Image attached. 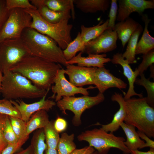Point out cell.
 <instances>
[{
	"instance_id": "cell-1",
	"label": "cell",
	"mask_w": 154,
	"mask_h": 154,
	"mask_svg": "<svg viewBox=\"0 0 154 154\" xmlns=\"http://www.w3.org/2000/svg\"><path fill=\"white\" fill-rule=\"evenodd\" d=\"M62 68L60 64L29 55L21 59L9 70L20 74L36 86L47 90L54 84L57 70Z\"/></svg>"
},
{
	"instance_id": "cell-2",
	"label": "cell",
	"mask_w": 154,
	"mask_h": 154,
	"mask_svg": "<svg viewBox=\"0 0 154 154\" xmlns=\"http://www.w3.org/2000/svg\"><path fill=\"white\" fill-rule=\"evenodd\" d=\"M21 38L28 48L31 55L65 66L67 65L63 50L48 36L29 27L24 30Z\"/></svg>"
},
{
	"instance_id": "cell-3",
	"label": "cell",
	"mask_w": 154,
	"mask_h": 154,
	"mask_svg": "<svg viewBox=\"0 0 154 154\" xmlns=\"http://www.w3.org/2000/svg\"><path fill=\"white\" fill-rule=\"evenodd\" d=\"M3 74L1 93L3 99L16 100L42 98L49 91L38 88L18 73L7 70Z\"/></svg>"
},
{
	"instance_id": "cell-4",
	"label": "cell",
	"mask_w": 154,
	"mask_h": 154,
	"mask_svg": "<svg viewBox=\"0 0 154 154\" xmlns=\"http://www.w3.org/2000/svg\"><path fill=\"white\" fill-rule=\"evenodd\" d=\"M126 115L125 123L133 125L149 137H154V109L146 97L125 100Z\"/></svg>"
},
{
	"instance_id": "cell-5",
	"label": "cell",
	"mask_w": 154,
	"mask_h": 154,
	"mask_svg": "<svg viewBox=\"0 0 154 154\" xmlns=\"http://www.w3.org/2000/svg\"><path fill=\"white\" fill-rule=\"evenodd\" d=\"M25 10L32 18L30 27L52 38L62 50L72 41L71 31L73 26L69 23V19H65L58 23L53 24L43 19L37 9Z\"/></svg>"
},
{
	"instance_id": "cell-6",
	"label": "cell",
	"mask_w": 154,
	"mask_h": 154,
	"mask_svg": "<svg viewBox=\"0 0 154 154\" xmlns=\"http://www.w3.org/2000/svg\"><path fill=\"white\" fill-rule=\"evenodd\" d=\"M77 139L79 141L87 142L89 146L96 150L97 154H107L112 148L119 149L124 154H130V151L124 144V137L117 136L101 128L82 132L78 135Z\"/></svg>"
},
{
	"instance_id": "cell-7",
	"label": "cell",
	"mask_w": 154,
	"mask_h": 154,
	"mask_svg": "<svg viewBox=\"0 0 154 154\" xmlns=\"http://www.w3.org/2000/svg\"><path fill=\"white\" fill-rule=\"evenodd\" d=\"M105 99L103 94L99 92L94 96L84 95L79 97H64L56 103L57 107L63 114H67V110L73 113L74 116L72 123L74 126L78 127L82 124L81 116L83 113L86 110L103 102Z\"/></svg>"
},
{
	"instance_id": "cell-8",
	"label": "cell",
	"mask_w": 154,
	"mask_h": 154,
	"mask_svg": "<svg viewBox=\"0 0 154 154\" xmlns=\"http://www.w3.org/2000/svg\"><path fill=\"white\" fill-rule=\"evenodd\" d=\"M30 55L29 50L21 38L8 39L0 42V72L3 73L21 59Z\"/></svg>"
},
{
	"instance_id": "cell-9",
	"label": "cell",
	"mask_w": 154,
	"mask_h": 154,
	"mask_svg": "<svg viewBox=\"0 0 154 154\" xmlns=\"http://www.w3.org/2000/svg\"><path fill=\"white\" fill-rule=\"evenodd\" d=\"M32 18L25 10L14 8L10 10L9 15L0 32V42L8 39L21 38L24 30L30 27Z\"/></svg>"
},
{
	"instance_id": "cell-10",
	"label": "cell",
	"mask_w": 154,
	"mask_h": 154,
	"mask_svg": "<svg viewBox=\"0 0 154 154\" xmlns=\"http://www.w3.org/2000/svg\"><path fill=\"white\" fill-rule=\"evenodd\" d=\"M65 70L62 68L58 69L56 73L51 89L53 94L50 98H55L56 102L64 97L74 96L76 94H80L83 95L89 94L88 90L96 88L92 86L87 88L75 86L65 78Z\"/></svg>"
},
{
	"instance_id": "cell-11",
	"label": "cell",
	"mask_w": 154,
	"mask_h": 154,
	"mask_svg": "<svg viewBox=\"0 0 154 154\" xmlns=\"http://www.w3.org/2000/svg\"><path fill=\"white\" fill-rule=\"evenodd\" d=\"M117 35L114 30L108 29L86 43L82 53L99 54L112 51L117 47Z\"/></svg>"
},
{
	"instance_id": "cell-12",
	"label": "cell",
	"mask_w": 154,
	"mask_h": 154,
	"mask_svg": "<svg viewBox=\"0 0 154 154\" xmlns=\"http://www.w3.org/2000/svg\"><path fill=\"white\" fill-rule=\"evenodd\" d=\"M93 84L98 89L99 92L102 94L109 88L125 89L127 87L125 83L114 76L104 66L96 68L94 74Z\"/></svg>"
},
{
	"instance_id": "cell-13",
	"label": "cell",
	"mask_w": 154,
	"mask_h": 154,
	"mask_svg": "<svg viewBox=\"0 0 154 154\" xmlns=\"http://www.w3.org/2000/svg\"><path fill=\"white\" fill-rule=\"evenodd\" d=\"M118 9L116 20L121 22L124 21L129 17L133 12L142 15L144 11L154 8V0H119Z\"/></svg>"
},
{
	"instance_id": "cell-14",
	"label": "cell",
	"mask_w": 154,
	"mask_h": 154,
	"mask_svg": "<svg viewBox=\"0 0 154 154\" xmlns=\"http://www.w3.org/2000/svg\"><path fill=\"white\" fill-rule=\"evenodd\" d=\"M47 94L43 97L39 101L28 104L21 100H10L12 104L18 110L21 119L27 122L34 113L37 111L43 110L48 111L56 105L52 100H46Z\"/></svg>"
},
{
	"instance_id": "cell-15",
	"label": "cell",
	"mask_w": 154,
	"mask_h": 154,
	"mask_svg": "<svg viewBox=\"0 0 154 154\" xmlns=\"http://www.w3.org/2000/svg\"><path fill=\"white\" fill-rule=\"evenodd\" d=\"M65 74L68 75L69 82L75 86L93 84L94 74L97 67H87L73 64L66 66Z\"/></svg>"
},
{
	"instance_id": "cell-16",
	"label": "cell",
	"mask_w": 154,
	"mask_h": 154,
	"mask_svg": "<svg viewBox=\"0 0 154 154\" xmlns=\"http://www.w3.org/2000/svg\"><path fill=\"white\" fill-rule=\"evenodd\" d=\"M111 99L118 104L119 109L115 114L112 120L110 123L105 125L98 123L97 125H101V128L105 131L113 133L118 129L121 123L124 121L126 111L125 100L122 94L115 92L112 96Z\"/></svg>"
},
{
	"instance_id": "cell-17",
	"label": "cell",
	"mask_w": 154,
	"mask_h": 154,
	"mask_svg": "<svg viewBox=\"0 0 154 154\" xmlns=\"http://www.w3.org/2000/svg\"><path fill=\"white\" fill-rule=\"evenodd\" d=\"M111 61L113 64H119L122 66L123 74L128 80L129 87L127 93L124 95L125 100L128 99L134 96H137L139 98L143 97L142 94L137 93L135 91L134 84L137 77L127 61L122 57V54L117 53L114 54Z\"/></svg>"
},
{
	"instance_id": "cell-18",
	"label": "cell",
	"mask_w": 154,
	"mask_h": 154,
	"mask_svg": "<svg viewBox=\"0 0 154 154\" xmlns=\"http://www.w3.org/2000/svg\"><path fill=\"white\" fill-rule=\"evenodd\" d=\"M80 52L76 56L66 62V64H73L87 67L101 68L104 66V64L111 61V59L106 58L107 55L104 53L99 54H90L86 57L82 56Z\"/></svg>"
},
{
	"instance_id": "cell-19",
	"label": "cell",
	"mask_w": 154,
	"mask_h": 154,
	"mask_svg": "<svg viewBox=\"0 0 154 154\" xmlns=\"http://www.w3.org/2000/svg\"><path fill=\"white\" fill-rule=\"evenodd\" d=\"M139 25L138 22L130 17L124 21L119 22L115 24L114 30L121 41L123 48Z\"/></svg>"
},
{
	"instance_id": "cell-20",
	"label": "cell",
	"mask_w": 154,
	"mask_h": 154,
	"mask_svg": "<svg viewBox=\"0 0 154 154\" xmlns=\"http://www.w3.org/2000/svg\"><path fill=\"white\" fill-rule=\"evenodd\" d=\"M109 0H73L76 7L85 13H94L98 11L105 12L110 7Z\"/></svg>"
},
{
	"instance_id": "cell-21",
	"label": "cell",
	"mask_w": 154,
	"mask_h": 154,
	"mask_svg": "<svg viewBox=\"0 0 154 154\" xmlns=\"http://www.w3.org/2000/svg\"><path fill=\"white\" fill-rule=\"evenodd\" d=\"M142 19L144 22L145 27L142 36L138 42L135 50V55L145 54L154 48V38L149 34L148 27L151 20L146 14L142 15Z\"/></svg>"
},
{
	"instance_id": "cell-22",
	"label": "cell",
	"mask_w": 154,
	"mask_h": 154,
	"mask_svg": "<svg viewBox=\"0 0 154 154\" xmlns=\"http://www.w3.org/2000/svg\"><path fill=\"white\" fill-rule=\"evenodd\" d=\"M126 137L124 144L130 151L144 148L145 142L141 139L133 125L122 122L120 125Z\"/></svg>"
},
{
	"instance_id": "cell-23",
	"label": "cell",
	"mask_w": 154,
	"mask_h": 154,
	"mask_svg": "<svg viewBox=\"0 0 154 154\" xmlns=\"http://www.w3.org/2000/svg\"><path fill=\"white\" fill-rule=\"evenodd\" d=\"M31 3L35 7L44 5L57 12H68L73 9V0H31Z\"/></svg>"
},
{
	"instance_id": "cell-24",
	"label": "cell",
	"mask_w": 154,
	"mask_h": 154,
	"mask_svg": "<svg viewBox=\"0 0 154 154\" xmlns=\"http://www.w3.org/2000/svg\"><path fill=\"white\" fill-rule=\"evenodd\" d=\"M108 19L104 22L103 21H101L96 25L90 27H87L82 25L80 33L83 44L85 46L87 42L95 38L104 31L108 29Z\"/></svg>"
},
{
	"instance_id": "cell-25",
	"label": "cell",
	"mask_w": 154,
	"mask_h": 154,
	"mask_svg": "<svg viewBox=\"0 0 154 154\" xmlns=\"http://www.w3.org/2000/svg\"><path fill=\"white\" fill-rule=\"evenodd\" d=\"M49 121L46 111L41 110L36 112L26 123L27 135H29L34 131L43 128Z\"/></svg>"
},
{
	"instance_id": "cell-26",
	"label": "cell",
	"mask_w": 154,
	"mask_h": 154,
	"mask_svg": "<svg viewBox=\"0 0 154 154\" xmlns=\"http://www.w3.org/2000/svg\"><path fill=\"white\" fill-rule=\"evenodd\" d=\"M35 7L41 17L51 23H58L65 19H69L71 17L70 12L54 11L43 5H38Z\"/></svg>"
},
{
	"instance_id": "cell-27",
	"label": "cell",
	"mask_w": 154,
	"mask_h": 154,
	"mask_svg": "<svg viewBox=\"0 0 154 154\" xmlns=\"http://www.w3.org/2000/svg\"><path fill=\"white\" fill-rule=\"evenodd\" d=\"M143 30L142 26L140 24L129 39L126 50L122 54V57L125 59L129 64L137 62L135 52L139 37Z\"/></svg>"
},
{
	"instance_id": "cell-28",
	"label": "cell",
	"mask_w": 154,
	"mask_h": 154,
	"mask_svg": "<svg viewBox=\"0 0 154 154\" xmlns=\"http://www.w3.org/2000/svg\"><path fill=\"white\" fill-rule=\"evenodd\" d=\"M74 137L73 133L69 135L64 132L62 134L56 148L58 154H70L76 149Z\"/></svg>"
},
{
	"instance_id": "cell-29",
	"label": "cell",
	"mask_w": 154,
	"mask_h": 154,
	"mask_svg": "<svg viewBox=\"0 0 154 154\" xmlns=\"http://www.w3.org/2000/svg\"><path fill=\"white\" fill-rule=\"evenodd\" d=\"M43 128L36 130L31 141L32 154H44L47 147L45 142Z\"/></svg>"
},
{
	"instance_id": "cell-30",
	"label": "cell",
	"mask_w": 154,
	"mask_h": 154,
	"mask_svg": "<svg viewBox=\"0 0 154 154\" xmlns=\"http://www.w3.org/2000/svg\"><path fill=\"white\" fill-rule=\"evenodd\" d=\"M53 121H50L43 128L45 141L47 147L56 149L60 138L59 133L55 130Z\"/></svg>"
},
{
	"instance_id": "cell-31",
	"label": "cell",
	"mask_w": 154,
	"mask_h": 154,
	"mask_svg": "<svg viewBox=\"0 0 154 154\" xmlns=\"http://www.w3.org/2000/svg\"><path fill=\"white\" fill-rule=\"evenodd\" d=\"M84 47L82 41L80 32H79L76 38L63 50L65 59L67 61H68L75 56L78 52L80 51L82 52Z\"/></svg>"
},
{
	"instance_id": "cell-32",
	"label": "cell",
	"mask_w": 154,
	"mask_h": 154,
	"mask_svg": "<svg viewBox=\"0 0 154 154\" xmlns=\"http://www.w3.org/2000/svg\"><path fill=\"white\" fill-rule=\"evenodd\" d=\"M140 78H136L135 82L136 84L143 86L146 90V97L148 104L152 107H154V82L145 78L143 73L139 75Z\"/></svg>"
},
{
	"instance_id": "cell-33",
	"label": "cell",
	"mask_w": 154,
	"mask_h": 154,
	"mask_svg": "<svg viewBox=\"0 0 154 154\" xmlns=\"http://www.w3.org/2000/svg\"><path fill=\"white\" fill-rule=\"evenodd\" d=\"M9 117L13 129L19 141L29 137L27 134L26 122L21 119L11 116Z\"/></svg>"
},
{
	"instance_id": "cell-34",
	"label": "cell",
	"mask_w": 154,
	"mask_h": 154,
	"mask_svg": "<svg viewBox=\"0 0 154 154\" xmlns=\"http://www.w3.org/2000/svg\"><path fill=\"white\" fill-rule=\"evenodd\" d=\"M143 60L141 63L136 68L134 71L136 77L138 75L143 73L149 67L154 63V49H152L142 56Z\"/></svg>"
},
{
	"instance_id": "cell-35",
	"label": "cell",
	"mask_w": 154,
	"mask_h": 154,
	"mask_svg": "<svg viewBox=\"0 0 154 154\" xmlns=\"http://www.w3.org/2000/svg\"><path fill=\"white\" fill-rule=\"evenodd\" d=\"M0 113L21 119L19 112L10 100L3 99V101L0 102Z\"/></svg>"
},
{
	"instance_id": "cell-36",
	"label": "cell",
	"mask_w": 154,
	"mask_h": 154,
	"mask_svg": "<svg viewBox=\"0 0 154 154\" xmlns=\"http://www.w3.org/2000/svg\"><path fill=\"white\" fill-rule=\"evenodd\" d=\"M3 135L5 140L8 144H15L19 141L13 129L8 116L3 130Z\"/></svg>"
},
{
	"instance_id": "cell-37",
	"label": "cell",
	"mask_w": 154,
	"mask_h": 154,
	"mask_svg": "<svg viewBox=\"0 0 154 154\" xmlns=\"http://www.w3.org/2000/svg\"><path fill=\"white\" fill-rule=\"evenodd\" d=\"M6 7L9 11L14 8L36 9L28 0H6Z\"/></svg>"
},
{
	"instance_id": "cell-38",
	"label": "cell",
	"mask_w": 154,
	"mask_h": 154,
	"mask_svg": "<svg viewBox=\"0 0 154 154\" xmlns=\"http://www.w3.org/2000/svg\"><path fill=\"white\" fill-rule=\"evenodd\" d=\"M117 1L111 0L110 7L109 11V22L108 24V29L114 30L115 25V21L117 19L118 11Z\"/></svg>"
},
{
	"instance_id": "cell-39",
	"label": "cell",
	"mask_w": 154,
	"mask_h": 154,
	"mask_svg": "<svg viewBox=\"0 0 154 154\" xmlns=\"http://www.w3.org/2000/svg\"><path fill=\"white\" fill-rule=\"evenodd\" d=\"M29 138V137H28L20 140L17 143L15 144H8L1 154H15L20 150L22 146L25 143Z\"/></svg>"
},
{
	"instance_id": "cell-40",
	"label": "cell",
	"mask_w": 154,
	"mask_h": 154,
	"mask_svg": "<svg viewBox=\"0 0 154 154\" xmlns=\"http://www.w3.org/2000/svg\"><path fill=\"white\" fill-rule=\"evenodd\" d=\"M10 11L7 9L5 0H0V32L9 15Z\"/></svg>"
},
{
	"instance_id": "cell-41",
	"label": "cell",
	"mask_w": 154,
	"mask_h": 154,
	"mask_svg": "<svg viewBox=\"0 0 154 154\" xmlns=\"http://www.w3.org/2000/svg\"><path fill=\"white\" fill-rule=\"evenodd\" d=\"M7 116L0 113V154L8 145L3 135V130Z\"/></svg>"
},
{
	"instance_id": "cell-42",
	"label": "cell",
	"mask_w": 154,
	"mask_h": 154,
	"mask_svg": "<svg viewBox=\"0 0 154 154\" xmlns=\"http://www.w3.org/2000/svg\"><path fill=\"white\" fill-rule=\"evenodd\" d=\"M54 128L59 133L64 132L67 127V121L64 119L59 116H58L54 122Z\"/></svg>"
},
{
	"instance_id": "cell-43",
	"label": "cell",
	"mask_w": 154,
	"mask_h": 154,
	"mask_svg": "<svg viewBox=\"0 0 154 154\" xmlns=\"http://www.w3.org/2000/svg\"><path fill=\"white\" fill-rule=\"evenodd\" d=\"M139 136L141 139H143L145 143L144 146V148L149 147L150 148H154V141L150 139L147 135L144 133L140 131H137Z\"/></svg>"
},
{
	"instance_id": "cell-44",
	"label": "cell",
	"mask_w": 154,
	"mask_h": 154,
	"mask_svg": "<svg viewBox=\"0 0 154 154\" xmlns=\"http://www.w3.org/2000/svg\"><path fill=\"white\" fill-rule=\"evenodd\" d=\"M95 151L93 147L89 145L81 149H76L70 154H91Z\"/></svg>"
},
{
	"instance_id": "cell-45",
	"label": "cell",
	"mask_w": 154,
	"mask_h": 154,
	"mask_svg": "<svg viewBox=\"0 0 154 154\" xmlns=\"http://www.w3.org/2000/svg\"><path fill=\"white\" fill-rule=\"evenodd\" d=\"M131 154H154V148H150V150L147 152L140 151L138 149L131 150Z\"/></svg>"
},
{
	"instance_id": "cell-46",
	"label": "cell",
	"mask_w": 154,
	"mask_h": 154,
	"mask_svg": "<svg viewBox=\"0 0 154 154\" xmlns=\"http://www.w3.org/2000/svg\"><path fill=\"white\" fill-rule=\"evenodd\" d=\"M14 154H32V148L31 145L24 149L19 150Z\"/></svg>"
},
{
	"instance_id": "cell-47",
	"label": "cell",
	"mask_w": 154,
	"mask_h": 154,
	"mask_svg": "<svg viewBox=\"0 0 154 154\" xmlns=\"http://www.w3.org/2000/svg\"><path fill=\"white\" fill-rule=\"evenodd\" d=\"M44 154H58L56 149H51L48 147L45 151Z\"/></svg>"
},
{
	"instance_id": "cell-48",
	"label": "cell",
	"mask_w": 154,
	"mask_h": 154,
	"mask_svg": "<svg viewBox=\"0 0 154 154\" xmlns=\"http://www.w3.org/2000/svg\"><path fill=\"white\" fill-rule=\"evenodd\" d=\"M2 74L3 73L2 72H0V95L1 94V84L3 79V75Z\"/></svg>"
},
{
	"instance_id": "cell-49",
	"label": "cell",
	"mask_w": 154,
	"mask_h": 154,
	"mask_svg": "<svg viewBox=\"0 0 154 154\" xmlns=\"http://www.w3.org/2000/svg\"><path fill=\"white\" fill-rule=\"evenodd\" d=\"M150 70H151V77H152V78H154V74H153V73H154V65L152 64L150 66Z\"/></svg>"
},
{
	"instance_id": "cell-50",
	"label": "cell",
	"mask_w": 154,
	"mask_h": 154,
	"mask_svg": "<svg viewBox=\"0 0 154 154\" xmlns=\"http://www.w3.org/2000/svg\"><path fill=\"white\" fill-rule=\"evenodd\" d=\"M91 154H97V151L95 150L94 152H93Z\"/></svg>"
},
{
	"instance_id": "cell-51",
	"label": "cell",
	"mask_w": 154,
	"mask_h": 154,
	"mask_svg": "<svg viewBox=\"0 0 154 154\" xmlns=\"http://www.w3.org/2000/svg\"><path fill=\"white\" fill-rule=\"evenodd\" d=\"M3 100V99L2 100H0V102H2Z\"/></svg>"
}]
</instances>
